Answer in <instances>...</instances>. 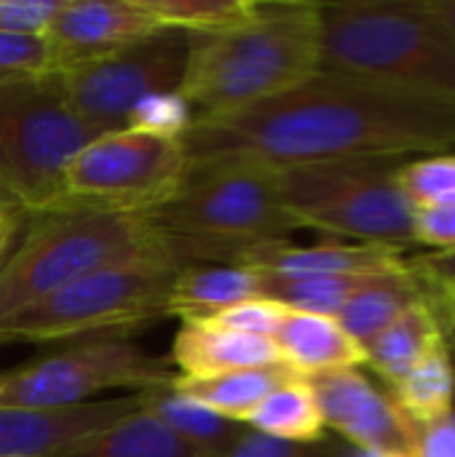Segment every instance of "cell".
Wrapping results in <instances>:
<instances>
[{
    "instance_id": "cell-1",
    "label": "cell",
    "mask_w": 455,
    "mask_h": 457,
    "mask_svg": "<svg viewBox=\"0 0 455 457\" xmlns=\"http://www.w3.org/2000/svg\"><path fill=\"white\" fill-rule=\"evenodd\" d=\"M180 142L188 166L252 163L279 171L424 158L455 150V102L378 78L316 70L241 110L193 115Z\"/></svg>"
},
{
    "instance_id": "cell-13",
    "label": "cell",
    "mask_w": 455,
    "mask_h": 457,
    "mask_svg": "<svg viewBox=\"0 0 455 457\" xmlns=\"http://www.w3.org/2000/svg\"><path fill=\"white\" fill-rule=\"evenodd\" d=\"M164 29L139 0H64L43 32L48 72H67L113 56Z\"/></svg>"
},
{
    "instance_id": "cell-35",
    "label": "cell",
    "mask_w": 455,
    "mask_h": 457,
    "mask_svg": "<svg viewBox=\"0 0 455 457\" xmlns=\"http://www.w3.org/2000/svg\"><path fill=\"white\" fill-rule=\"evenodd\" d=\"M413 457H455V410L434 423L416 426Z\"/></svg>"
},
{
    "instance_id": "cell-6",
    "label": "cell",
    "mask_w": 455,
    "mask_h": 457,
    "mask_svg": "<svg viewBox=\"0 0 455 457\" xmlns=\"http://www.w3.org/2000/svg\"><path fill=\"white\" fill-rule=\"evenodd\" d=\"M64 99L56 72L0 80V193L24 217L56 214L67 163L94 137Z\"/></svg>"
},
{
    "instance_id": "cell-41",
    "label": "cell",
    "mask_w": 455,
    "mask_h": 457,
    "mask_svg": "<svg viewBox=\"0 0 455 457\" xmlns=\"http://www.w3.org/2000/svg\"><path fill=\"white\" fill-rule=\"evenodd\" d=\"M0 214H21V212L11 204V198H8L5 193H0Z\"/></svg>"
},
{
    "instance_id": "cell-39",
    "label": "cell",
    "mask_w": 455,
    "mask_h": 457,
    "mask_svg": "<svg viewBox=\"0 0 455 457\" xmlns=\"http://www.w3.org/2000/svg\"><path fill=\"white\" fill-rule=\"evenodd\" d=\"M421 273L429 276H455V254H432V257H421L418 262H413Z\"/></svg>"
},
{
    "instance_id": "cell-11",
    "label": "cell",
    "mask_w": 455,
    "mask_h": 457,
    "mask_svg": "<svg viewBox=\"0 0 455 457\" xmlns=\"http://www.w3.org/2000/svg\"><path fill=\"white\" fill-rule=\"evenodd\" d=\"M193 35L164 27L99 62L56 72L67 104L102 131L129 126L131 110L156 94H177Z\"/></svg>"
},
{
    "instance_id": "cell-45",
    "label": "cell",
    "mask_w": 455,
    "mask_h": 457,
    "mask_svg": "<svg viewBox=\"0 0 455 457\" xmlns=\"http://www.w3.org/2000/svg\"><path fill=\"white\" fill-rule=\"evenodd\" d=\"M3 78H11V75H0V80H3Z\"/></svg>"
},
{
    "instance_id": "cell-32",
    "label": "cell",
    "mask_w": 455,
    "mask_h": 457,
    "mask_svg": "<svg viewBox=\"0 0 455 457\" xmlns=\"http://www.w3.org/2000/svg\"><path fill=\"white\" fill-rule=\"evenodd\" d=\"M64 0H0L3 35H43Z\"/></svg>"
},
{
    "instance_id": "cell-8",
    "label": "cell",
    "mask_w": 455,
    "mask_h": 457,
    "mask_svg": "<svg viewBox=\"0 0 455 457\" xmlns=\"http://www.w3.org/2000/svg\"><path fill=\"white\" fill-rule=\"evenodd\" d=\"M27 220L0 265V324L113 260L158 246L142 214L56 212Z\"/></svg>"
},
{
    "instance_id": "cell-28",
    "label": "cell",
    "mask_w": 455,
    "mask_h": 457,
    "mask_svg": "<svg viewBox=\"0 0 455 457\" xmlns=\"http://www.w3.org/2000/svg\"><path fill=\"white\" fill-rule=\"evenodd\" d=\"M397 185L413 212L455 204V150L402 163L397 171Z\"/></svg>"
},
{
    "instance_id": "cell-38",
    "label": "cell",
    "mask_w": 455,
    "mask_h": 457,
    "mask_svg": "<svg viewBox=\"0 0 455 457\" xmlns=\"http://www.w3.org/2000/svg\"><path fill=\"white\" fill-rule=\"evenodd\" d=\"M24 214H13L5 220V225L0 228V265L5 262V257L13 252V246L19 244L21 238V225H24Z\"/></svg>"
},
{
    "instance_id": "cell-20",
    "label": "cell",
    "mask_w": 455,
    "mask_h": 457,
    "mask_svg": "<svg viewBox=\"0 0 455 457\" xmlns=\"http://www.w3.org/2000/svg\"><path fill=\"white\" fill-rule=\"evenodd\" d=\"M292 378H298V372L292 367L276 364V367L228 372V375H217V378H180L177 375L172 388L177 394L204 404L206 410L217 412L220 418L244 426L247 418L263 404V399Z\"/></svg>"
},
{
    "instance_id": "cell-15",
    "label": "cell",
    "mask_w": 455,
    "mask_h": 457,
    "mask_svg": "<svg viewBox=\"0 0 455 457\" xmlns=\"http://www.w3.org/2000/svg\"><path fill=\"white\" fill-rule=\"evenodd\" d=\"M137 394L62 412L0 410V457H56L137 410Z\"/></svg>"
},
{
    "instance_id": "cell-4",
    "label": "cell",
    "mask_w": 455,
    "mask_h": 457,
    "mask_svg": "<svg viewBox=\"0 0 455 457\" xmlns=\"http://www.w3.org/2000/svg\"><path fill=\"white\" fill-rule=\"evenodd\" d=\"M182 268L161 249L113 260L0 324V345L123 340L169 319V289Z\"/></svg>"
},
{
    "instance_id": "cell-17",
    "label": "cell",
    "mask_w": 455,
    "mask_h": 457,
    "mask_svg": "<svg viewBox=\"0 0 455 457\" xmlns=\"http://www.w3.org/2000/svg\"><path fill=\"white\" fill-rule=\"evenodd\" d=\"M274 343L284 364L303 378L359 370L367 361V351L338 324L335 316L290 311L276 329Z\"/></svg>"
},
{
    "instance_id": "cell-14",
    "label": "cell",
    "mask_w": 455,
    "mask_h": 457,
    "mask_svg": "<svg viewBox=\"0 0 455 457\" xmlns=\"http://www.w3.org/2000/svg\"><path fill=\"white\" fill-rule=\"evenodd\" d=\"M405 249L386 244H354L324 238L314 246H295L276 241L252 249L236 268L257 276L306 278V276H402L413 262L402 257Z\"/></svg>"
},
{
    "instance_id": "cell-3",
    "label": "cell",
    "mask_w": 455,
    "mask_h": 457,
    "mask_svg": "<svg viewBox=\"0 0 455 457\" xmlns=\"http://www.w3.org/2000/svg\"><path fill=\"white\" fill-rule=\"evenodd\" d=\"M158 246L180 265H239L252 249L290 241L271 169L252 163L188 166L180 190L142 214Z\"/></svg>"
},
{
    "instance_id": "cell-26",
    "label": "cell",
    "mask_w": 455,
    "mask_h": 457,
    "mask_svg": "<svg viewBox=\"0 0 455 457\" xmlns=\"http://www.w3.org/2000/svg\"><path fill=\"white\" fill-rule=\"evenodd\" d=\"M381 276H306V278H279L260 276V295L290 311L338 316V311L365 287Z\"/></svg>"
},
{
    "instance_id": "cell-44",
    "label": "cell",
    "mask_w": 455,
    "mask_h": 457,
    "mask_svg": "<svg viewBox=\"0 0 455 457\" xmlns=\"http://www.w3.org/2000/svg\"><path fill=\"white\" fill-rule=\"evenodd\" d=\"M445 343H448V340H445ZM448 348H451V353H453V364H455V345H451V343H448Z\"/></svg>"
},
{
    "instance_id": "cell-27",
    "label": "cell",
    "mask_w": 455,
    "mask_h": 457,
    "mask_svg": "<svg viewBox=\"0 0 455 457\" xmlns=\"http://www.w3.org/2000/svg\"><path fill=\"white\" fill-rule=\"evenodd\" d=\"M161 27L185 29L190 35L223 32L249 21L260 3L252 0H139Z\"/></svg>"
},
{
    "instance_id": "cell-42",
    "label": "cell",
    "mask_w": 455,
    "mask_h": 457,
    "mask_svg": "<svg viewBox=\"0 0 455 457\" xmlns=\"http://www.w3.org/2000/svg\"><path fill=\"white\" fill-rule=\"evenodd\" d=\"M346 457H389V455H378V453H362V450H349Z\"/></svg>"
},
{
    "instance_id": "cell-19",
    "label": "cell",
    "mask_w": 455,
    "mask_h": 457,
    "mask_svg": "<svg viewBox=\"0 0 455 457\" xmlns=\"http://www.w3.org/2000/svg\"><path fill=\"white\" fill-rule=\"evenodd\" d=\"M442 343H445V335H442L440 319L429 297H424L421 303L410 305L392 327H386L365 348L367 351L365 364L392 388Z\"/></svg>"
},
{
    "instance_id": "cell-40",
    "label": "cell",
    "mask_w": 455,
    "mask_h": 457,
    "mask_svg": "<svg viewBox=\"0 0 455 457\" xmlns=\"http://www.w3.org/2000/svg\"><path fill=\"white\" fill-rule=\"evenodd\" d=\"M413 268H416V265H413ZM416 273H418L421 284H424L429 292L442 295V297H448V300H453L455 303V276H429V273H421L418 268H416Z\"/></svg>"
},
{
    "instance_id": "cell-43",
    "label": "cell",
    "mask_w": 455,
    "mask_h": 457,
    "mask_svg": "<svg viewBox=\"0 0 455 457\" xmlns=\"http://www.w3.org/2000/svg\"><path fill=\"white\" fill-rule=\"evenodd\" d=\"M8 217H13V214H0V228L5 225V220H8Z\"/></svg>"
},
{
    "instance_id": "cell-31",
    "label": "cell",
    "mask_w": 455,
    "mask_h": 457,
    "mask_svg": "<svg viewBox=\"0 0 455 457\" xmlns=\"http://www.w3.org/2000/svg\"><path fill=\"white\" fill-rule=\"evenodd\" d=\"M349 450L322 439L316 445H292L282 439L263 436L257 431H244L228 450L215 457H346Z\"/></svg>"
},
{
    "instance_id": "cell-25",
    "label": "cell",
    "mask_w": 455,
    "mask_h": 457,
    "mask_svg": "<svg viewBox=\"0 0 455 457\" xmlns=\"http://www.w3.org/2000/svg\"><path fill=\"white\" fill-rule=\"evenodd\" d=\"M139 402V399H137ZM56 457H196L174 434L137 404L102 434Z\"/></svg>"
},
{
    "instance_id": "cell-18",
    "label": "cell",
    "mask_w": 455,
    "mask_h": 457,
    "mask_svg": "<svg viewBox=\"0 0 455 457\" xmlns=\"http://www.w3.org/2000/svg\"><path fill=\"white\" fill-rule=\"evenodd\" d=\"M263 297L260 276L236 265H188L169 289V319L201 324L225 308Z\"/></svg>"
},
{
    "instance_id": "cell-7",
    "label": "cell",
    "mask_w": 455,
    "mask_h": 457,
    "mask_svg": "<svg viewBox=\"0 0 455 457\" xmlns=\"http://www.w3.org/2000/svg\"><path fill=\"white\" fill-rule=\"evenodd\" d=\"M413 158H359L274 171L284 212L298 228L335 241L386 244L413 241V206L397 185V171Z\"/></svg>"
},
{
    "instance_id": "cell-5",
    "label": "cell",
    "mask_w": 455,
    "mask_h": 457,
    "mask_svg": "<svg viewBox=\"0 0 455 457\" xmlns=\"http://www.w3.org/2000/svg\"><path fill=\"white\" fill-rule=\"evenodd\" d=\"M319 70L400 83L455 102V37L416 0L319 3Z\"/></svg>"
},
{
    "instance_id": "cell-37",
    "label": "cell",
    "mask_w": 455,
    "mask_h": 457,
    "mask_svg": "<svg viewBox=\"0 0 455 457\" xmlns=\"http://www.w3.org/2000/svg\"><path fill=\"white\" fill-rule=\"evenodd\" d=\"M426 289V287H424ZM426 297H429V303H432V308H434V313H437V319H440V327H442V335H445V340L455 345V303L453 300H448V297H442V295H434V292H429L426 289Z\"/></svg>"
},
{
    "instance_id": "cell-21",
    "label": "cell",
    "mask_w": 455,
    "mask_h": 457,
    "mask_svg": "<svg viewBox=\"0 0 455 457\" xmlns=\"http://www.w3.org/2000/svg\"><path fill=\"white\" fill-rule=\"evenodd\" d=\"M145 412H150L169 434H174L196 457H215L228 450L247 428L220 418L204 404L169 388L137 394Z\"/></svg>"
},
{
    "instance_id": "cell-36",
    "label": "cell",
    "mask_w": 455,
    "mask_h": 457,
    "mask_svg": "<svg viewBox=\"0 0 455 457\" xmlns=\"http://www.w3.org/2000/svg\"><path fill=\"white\" fill-rule=\"evenodd\" d=\"M416 5L455 37V0H416Z\"/></svg>"
},
{
    "instance_id": "cell-29",
    "label": "cell",
    "mask_w": 455,
    "mask_h": 457,
    "mask_svg": "<svg viewBox=\"0 0 455 457\" xmlns=\"http://www.w3.org/2000/svg\"><path fill=\"white\" fill-rule=\"evenodd\" d=\"M190 120H193V110L180 94H156V96L142 99L131 110L126 129L180 139L185 129L190 126Z\"/></svg>"
},
{
    "instance_id": "cell-12",
    "label": "cell",
    "mask_w": 455,
    "mask_h": 457,
    "mask_svg": "<svg viewBox=\"0 0 455 457\" xmlns=\"http://www.w3.org/2000/svg\"><path fill=\"white\" fill-rule=\"evenodd\" d=\"M324 426L362 453L413 457L416 426L400 412L389 391L373 386L359 370H338L306 378Z\"/></svg>"
},
{
    "instance_id": "cell-24",
    "label": "cell",
    "mask_w": 455,
    "mask_h": 457,
    "mask_svg": "<svg viewBox=\"0 0 455 457\" xmlns=\"http://www.w3.org/2000/svg\"><path fill=\"white\" fill-rule=\"evenodd\" d=\"M389 396L413 426H426L453 412L455 364L448 343L434 348L397 386H392Z\"/></svg>"
},
{
    "instance_id": "cell-9",
    "label": "cell",
    "mask_w": 455,
    "mask_h": 457,
    "mask_svg": "<svg viewBox=\"0 0 455 457\" xmlns=\"http://www.w3.org/2000/svg\"><path fill=\"white\" fill-rule=\"evenodd\" d=\"M185 171L180 139L137 129L105 131L67 163L56 212L147 214L180 190Z\"/></svg>"
},
{
    "instance_id": "cell-34",
    "label": "cell",
    "mask_w": 455,
    "mask_h": 457,
    "mask_svg": "<svg viewBox=\"0 0 455 457\" xmlns=\"http://www.w3.org/2000/svg\"><path fill=\"white\" fill-rule=\"evenodd\" d=\"M413 241L434 249L437 254H455V204L416 209Z\"/></svg>"
},
{
    "instance_id": "cell-10",
    "label": "cell",
    "mask_w": 455,
    "mask_h": 457,
    "mask_svg": "<svg viewBox=\"0 0 455 457\" xmlns=\"http://www.w3.org/2000/svg\"><path fill=\"white\" fill-rule=\"evenodd\" d=\"M174 380L177 372L166 359H153L134 343H78L54 356L0 372V410L62 412L91 404L105 391L126 388L147 394L169 388Z\"/></svg>"
},
{
    "instance_id": "cell-2",
    "label": "cell",
    "mask_w": 455,
    "mask_h": 457,
    "mask_svg": "<svg viewBox=\"0 0 455 457\" xmlns=\"http://www.w3.org/2000/svg\"><path fill=\"white\" fill-rule=\"evenodd\" d=\"M319 64V3H260L244 24L193 35L177 94L193 115L231 112L292 88Z\"/></svg>"
},
{
    "instance_id": "cell-22",
    "label": "cell",
    "mask_w": 455,
    "mask_h": 457,
    "mask_svg": "<svg viewBox=\"0 0 455 457\" xmlns=\"http://www.w3.org/2000/svg\"><path fill=\"white\" fill-rule=\"evenodd\" d=\"M426 297V289L410 268V273L402 276H381L362 292H357L341 311L338 324L362 345L367 348L386 327H392L410 305L421 303Z\"/></svg>"
},
{
    "instance_id": "cell-30",
    "label": "cell",
    "mask_w": 455,
    "mask_h": 457,
    "mask_svg": "<svg viewBox=\"0 0 455 457\" xmlns=\"http://www.w3.org/2000/svg\"><path fill=\"white\" fill-rule=\"evenodd\" d=\"M290 308L265 300V297H255L247 303H239L233 308L220 311L217 316H212L209 321L201 324H212L228 332H239V335H255V337H271L276 335V329L282 327V321L287 319Z\"/></svg>"
},
{
    "instance_id": "cell-33",
    "label": "cell",
    "mask_w": 455,
    "mask_h": 457,
    "mask_svg": "<svg viewBox=\"0 0 455 457\" xmlns=\"http://www.w3.org/2000/svg\"><path fill=\"white\" fill-rule=\"evenodd\" d=\"M48 72V51L43 35L0 32V75H43Z\"/></svg>"
},
{
    "instance_id": "cell-16",
    "label": "cell",
    "mask_w": 455,
    "mask_h": 457,
    "mask_svg": "<svg viewBox=\"0 0 455 457\" xmlns=\"http://www.w3.org/2000/svg\"><path fill=\"white\" fill-rule=\"evenodd\" d=\"M166 361L180 378H217L284 364L271 337L239 335L212 324H180Z\"/></svg>"
},
{
    "instance_id": "cell-23",
    "label": "cell",
    "mask_w": 455,
    "mask_h": 457,
    "mask_svg": "<svg viewBox=\"0 0 455 457\" xmlns=\"http://www.w3.org/2000/svg\"><path fill=\"white\" fill-rule=\"evenodd\" d=\"M249 431H257L271 439L292 442V445H316L327 439V426L316 396L303 375L287 380L274 394L263 399V404L247 418Z\"/></svg>"
}]
</instances>
